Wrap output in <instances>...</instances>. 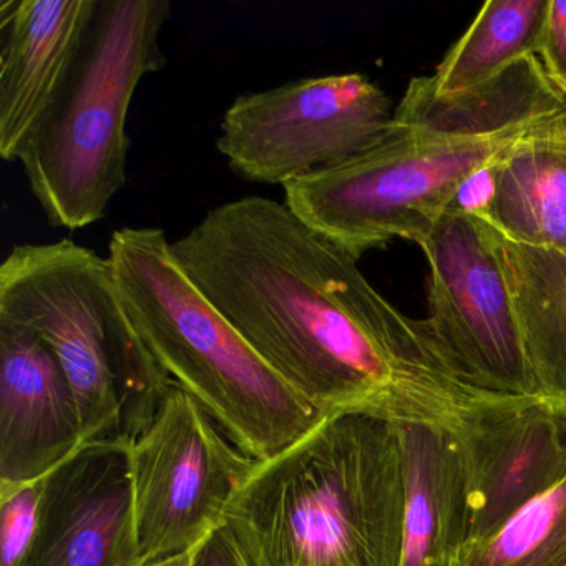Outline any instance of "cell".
I'll list each match as a JSON object with an SVG mask.
<instances>
[{
  "mask_svg": "<svg viewBox=\"0 0 566 566\" xmlns=\"http://www.w3.org/2000/svg\"><path fill=\"white\" fill-rule=\"evenodd\" d=\"M392 124L389 98L366 75L300 78L240 95L224 112L217 148L238 177L284 188L359 157Z\"/></svg>",
  "mask_w": 566,
  "mask_h": 566,
  "instance_id": "obj_7",
  "label": "cell"
},
{
  "mask_svg": "<svg viewBox=\"0 0 566 566\" xmlns=\"http://www.w3.org/2000/svg\"><path fill=\"white\" fill-rule=\"evenodd\" d=\"M403 506L396 420L350 410L258 462L227 526L250 566H400Z\"/></svg>",
  "mask_w": 566,
  "mask_h": 566,
  "instance_id": "obj_2",
  "label": "cell"
},
{
  "mask_svg": "<svg viewBox=\"0 0 566 566\" xmlns=\"http://www.w3.org/2000/svg\"><path fill=\"white\" fill-rule=\"evenodd\" d=\"M450 566H452V565H450Z\"/></svg>",
  "mask_w": 566,
  "mask_h": 566,
  "instance_id": "obj_24",
  "label": "cell"
},
{
  "mask_svg": "<svg viewBox=\"0 0 566 566\" xmlns=\"http://www.w3.org/2000/svg\"><path fill=\"white\" fill-rule=\"evenodd\" d=\"M536 55L553 84L566 95V0H549Z\"/></svg>",
  "mask_w": 566,
  "mask_h": 566,
  "instance_id": "obj_21",
  "label": "cell"
},
{
  "mask_svg": "<svg viewBox=\"0 0 566 566\" xmlns=\"http://www.w3.org/2000/svg\"><path fill=\"white\" fill-rule=\"evenodd\" d=\"M420 248L429 264V313L419 323L449 369L479 392L538 397L495 230L449 208Z\"/></svg>",
  "mask_w": 566,
  "mask_h": 566,
  "instance_id": "obj_9",
  "label": "cell"
},
{
  "mask_svg": "<svg viewBox=\"0 0 566 566\" xmlns=\"http://www.w3.org/2000/svg\"><path fill=\"white\" fill-rule=\"evenodd\" d=\"M168 0H95L77 54L18 160L54 228L107 214L127 184V118L138 85L164 69Z\"/></svg>",
  "mask_w": 566,
  "mask_h": 566,
  "instance_id": "obj_5",
  "label": "cell"
},
{
  "mask_svg": "<svg viewBox=\"0 0 566 566\" xmlns=\"http://www.w3.org/2000/svg\"><path fill=\"white\" fill-rule=\"evenodd\" d=\"M489 174L476 217L513 243L566 254V108L526 128Z\"/></svg>",
  "mask_w": 566,
  "mask_h": 566,
  "instance_id": "obj_14",
  "label": "cell"
},
{
  "mask_svg": "<svg viewBox=\"0 0 566 566\" xmlns=\"http://www.w3.org/2000/svg\"><path fill=\"white\" fill-rule=\"evenodd\" d=\"M178 384L130 443L132 495L142 566L188 555L227 525L256 467Z\"/></svg>",
  "mask_w": 566,
  "mask_h": 566,
  "instance_id": "obj_8",
  "label": "cell"
},
{
  "mask_svg": "<svg viewBox=\"0 0 566 566\" xmlns=\"http://www.w3.org/2000/svg\"><path fill=\"white\" fill-rule=\"evenodd\" d=\"M403 455L400 566H450L467 539V483L455 433L423 422H397Z\"/></svg>",
  "mask_w": 566,
  "mask_h": 566,
  "instance_id": "obj_15",
  "label": "cell"
},
{
  "mask_svg": "<svg viewBox=\"0 0 566 566\" xmlns=\"http://www.w3.org/2000/svg\"><path fill=\"white\" fill-rule=\"evenodd\" d=\"M19 566H142L128 443H84L45 476Z\"/></svg>",
  "mask_w": 566,
  "mask_h": 566,
  "instance_id": "obj_11",
  "label": "cell"
},
{
  "mask_svg": "<svg viewBox=\"0 0 566 566\" xmlns=\"http://www.w3.org/2000/svg\"><path fill=\"white\" fill-rule=\"evenodd\" d=\"M190 555L177 556V558L167 559V562L157 563V565L151 566H188L190 565Z\"/></svg>",
  "mask_w": 566,
  "mask_h": 566,
  "instance_id": "obj_23",
  "label": "cell"
},
{
  "mask_svg": "<svg viewBox=\"0 0 566 566\" xmlns=\"http://www.w3.org/2000/svg\"><path fill=\"white\" fill-rule=\"evenodd\" d=\"M188 566H250L228 526L211 533L191 552Z\"/></svg>",
  "mask_w": 566,
  "mask_h": 566,
  "instance_id": "obj_22",
  "label": "cell"
},
{
  "mask_svg": "<svg viewBox=\"0 0 566 566\" xmlns=\"http://www.w3.org/2000/svg\"><path fill=\"white\" fill-rule=\"evenodd\" d=\"M566 108L538 55H526L479 87L452 95L430 91L413 78L394 111V122L443 137H490L528 127Z\"/></svg>",
  "mask_w": 566,
  "mask_h": 566,
  "instance_id": "obj_16",
  "label": "cell"
},
{
  "mask_svg": "<svg viewBox=\"0 0 566 566\" xmlns=\"http://www.w3.org/2000/svg\"><path fill=\"white\" fill-rule=\"evenodd\" d=\"M44 479L0 486V566H19L38 528Z\"/></svg>",
  "mask_w": 566,
  "mask_h": 566,
  "instance_id": "obj_20",
  "label": "cell"
},
{
  "mask_svg": "<svg viewBox=\"0 0 566 566\" xmlns=\"http://www.w3.org/2000/svg\"><path fill=\"white\" fill-rule=\"evenodd\" d=\"M84 443L77 397L51 347L0 321V486L45 479Z\"/></svg>",
  "mask_w": 566,
  "mask_h": 566,
  "instance_id": "obj_12",
  "label": "cell"
},
{
  "mask_svg": "<svg viewBox=\"0 0 566 566\" xmlns=\"http://www.w3.org/2000/svg\"><path fill=\"white\" fill-rule=\"evenodd\" d=\"M107 258L125 311L151 356L244 455L266 462L326 417L198 290L161 228L114 231Z\"/></svg>",
  "mask_w": 566,
  "mask_h": 566,
  "instance_id": "obj_3",
  "label": "cell"
},
{
  "mask_svg": "<svg viewBox=\"0 0 566 566\" xmlns=\"http://www.w3.org/2000/svg\"><path fill=\"white\" fill-rule=\"evenodd\" d=\"M549 0H489L465 34L447 52L432 77L437 95L460 94L485 84L518 59L536 55Z\"/></svg>",
  "mask_w": 566,
  "mask_h": 566,
  "instance_id": "obj_18",
  "label": "cell"
},
{
  "mask_svg": "<svg viewBox=\"0 0 566 566\" xmlns=\"http://www.w3.org/2000/svg\"><path fill=\"white\" fill-rule=\"evenodd\" d=\"M452 566H566V475L482 542L463 545Z\"/></svg>",
  "mask_w": 566,
  "mask_h": 566,
  "instance_id": "obj_19",
  "label": "cell"
},
{
  "mask_svg": "<svg viewBox=\"0 0 566 566\" xmlns=\"http://www.w3.org/2000/svg\"><path fill=\"white\" fill-rule=\"evenodd\" d=\"M171 248L198 290L324 416L359 410L453 430L490 396L449 369L357 258L280 201H227Z\"/></svg>",
  "mask_w": 566,
  "mask_h": 566,
  "instance_id": "obj_1",
  "label": "cell"
},
{
  "mask_svg": "<svg viewBox=\"0 0 566 566\" xmlns=\"http://www.w3.org/2000/svg\"><path fill=\"white\" fill-rule=\"evenodd\" d=\"M528 127L443 137L394 122L359 157L286 185L284 205L357 260L397 238L420 247L462 188L499 164Z\"/></svg>",
  "mask_w": 566,
  "mask_h": 566,
  "instance_id": "obj_6",
  "label": "cell"
},
{
  "mask_svg": "<svg viewBox=\"0 0 566 566\" xmlns=\"http://www.w3.org/2000/svg\"><path fill=\"white\" fill-rule=\"evenodd\" d=\"M95 0L0 4V157L18 160L54 98L91 22Z\"/></svg>",
  "mask_w": 566,
  "mask_h": 566,
  "instance_id": "obj_13",
  "label": "cell"
},
{
  "mask_svg": "<svg viewBox=\"0 0 566 566\" xmlns=\"http://www.w3.org/2000/svg\"><path fill=\"white\" fill-rule=\"evenodd\" d=\"M496 241L536 396L566 409V254Z\"/></svg>",
  "mask_w": 566,
  "mask_h": 566,
  "instance_id": "obj_17",
  "label": "cell"
},
{
  "mask_svg": "<svg viewBox=\"0 0 566 566\" xmlns=\"http://www.w3.org/2000/svg\"><path fill=\"white\" fill-rule=\"evenodd\" d=\"M0 321L51 347L77 397L85 443H134L174 384L135 331L108 258L74 241L8 254Z\"/></svg>",
  "mask_w": 566,
  "mask_h": 566,
  "instance_id": "obj_4",
  "label": "cell"
},
{
  "mask_svg": "<svg viewBox=\"0 0 566 566\" xmlns=\"http://www.w3.org/2000/svg\"><path fill=\"white\" fill-rule=\"evenodd\" d=\"M453 433L465 470V545L489 538L566 475V409L542 397H483Z\"/></svg>",
  "mask_w": 566,
  "mask_h": 566,
  "instance_id": "obj_10",
  "label": "cell"
}]
</instances>
